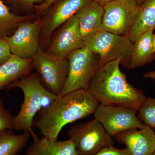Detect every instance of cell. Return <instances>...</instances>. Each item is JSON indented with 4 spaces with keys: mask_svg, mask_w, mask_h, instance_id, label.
<instances>
[{
    "mask_svg": "<svg viewBox=\"0 0 155 155\" xmlns=\"http://www.w3.org/2000/svg\"><path fill=\"white\" fill-rule=\"evenodd\" d=\"M114 1H115V0H93L94 2L98 3L102 6L106 4V3Z\"/></svg>",
    "mask_w": 155,
    "mask_h": 155,
    "instance_id": "obj_28",
    "label": "cell"
},
{
    "mask_svg": "<svg viewBox=\"0 0 155 155\" xmlns=\"http://www.w3.org/2000/svg\"><path fill=\"white\" fill-rule=\"evenodd\" d=\"M41 19L20 23L14 34L3 38L10 47L12 54L24 58H33L39 48L38 37L43 25Z\"/></svg>",
    "mask_w": 155,
    "mask_h": 155,
    "instance_id": "obj_10",
    "label": "cell"
},
{
    "mask_svg": "<svg viewBox=\"0 0 155 155\" xmlns=\"http://www.w3.org/2000/svg\"><path fill=\"white\" fill-rule=\"evenodd\" d=\"M84 47V41L75 14L63 24L47 52L55 58L65 59L72 52Z\"/></svg>",
    "mask_w": 155,
    "mask_h": 155,
    "instance_id": "obj_11",
    "label": "cell"
},
{
    "mask_svg": "<svg viewBox=\"0 0 155 155\" xmlns=\"http://www.w3.org/2000/svg\"><path fill=\"white\" fill-rule=\"evenodd\" d=\"M30 136L27 131L19 134L11 129L0 131V155H17L27 144Z\"/></svg>",
    "mask_w": 155,
    "mask_h": 155,
    "instance_id": "obj_19",
    "label": "cell"
},
{
    "mask_svg": "<svg viewBox=\"0 0 155 155\" xmlns=\"http://www.w3.org/2000/svg\"><path fill=\"white\" fill-rule=\"evenodd\" d=\"M153 155H155V152L153 154Z\"/></svg>",
    "mask_w": 155,
    "mask_h": 155,
    "instance_id": "obj_31",
    "label": "cell"
},
{
    "mask_svg": "<svg viewBox=\"0 0 155 155\" xmlns=\"http://www.w3.org/2000/svg\"><path fill=\"white\" fill-rule=\"evenodd\" d=\"M31 16H20L13 14L0 0V37L8 36L10 32L22 22L29 21Z\"/></svg>",
    "mask_w": 155,
    "mask_h": 155,
    "instance_id": "obj_20",
    "label": "cell"
},
{
    "mask_svg": "<svg viewBox=\"0 0 155 155\" xmlns=\"http://www.w3.org/2000/svg\"><path fill=\"white\" fill-rule=\"evenodd\" d=\"M32 59H24L12 54L0 66V91L23 76L29 74Z\"/></svg>",
    "mask_w": 155,
    "mask_h": 155,
    "instance_id": "obj_16",
    "label": "cell"
},
{
    "mask_svg": "<svg viewBox=\"0 0 155 155\" xmlns=\"http://www.w3.org/2000/svg\"><path fill=\"white\" fill-rule=\"evenodd\" d=\"M153 47L154 52L155 54V34L153 35Z\"/></svg>",
    "mask_w": 155,
    "mask_h": 155,
    "instance_id": "obj_29",
    "label": "cell"
},
{
    "mask_svg": "<svg viewBox=\"0 0 155 155\" xmlns=\"http://www.w3.org/2000/svg\"><path fill=\"white\" fill-rule=\"evenodd\" d=\"M120 64L116 60L99 67L87 90L100 104L138 111L147 97L141 90L127 81L126 75L120 70Z\"/></svg>",
    "mask_w": 155,
    "mask_h": 155,
    "instance_id": "obj_2",
    "label": "cell"
},
{
    "mask_svg": "<svg viewBox=\"0 0 155 155\" xmlns=\"http://www.w3.org/2000/svg\"><path fill=\"white\" fill-rule=\"evenodd\" d=\"M144 1L145 0H136L137 2V4H138V5L139 6L140 5H141Z\"/></svg>",
    "mask_w": 155,
    "mask_h": 155,
    "instance_id": "obj_30",
    "label": "cell"
},
{
    "mask_svg": "<svg viewBox=\"0 0 155 155\" xmlns=\"http://www.w3.org/2000/svg\"><path fill=\"white\" fill-rule=\"evenodd\" d=\"M67 134L75 143L79 155H93L114 146L113 137L95 119L71 126Z\"/></svg>",
    "mask_w": 155,
    "mask_h": 155,
    "instance_id": "obj_6",
    "label": "cell"
},
{
    "mask_svg": "<svg viewBox=\"0 0 155 155\" xmlns=\"http://www.w3.org/2000/svg\"><path fill=\"white\" fill-rule=\"evenodd\" d=\"M33 58L34 66L43 86L50 92L59 96L68 77V59L55 58L40 48Z\"/></svg>",
    "mask_w": 155,
    "mask_h": 155,
    "instance_id": "obj_7",
    "label": "cell"
},
{
    "mask_svg": "<svg viewBox=\"0 0 155 155\" xmlns=\"http://www.w3.org/2000/svg\"><path fill=\"white\" fill-rule=\"evenodd\" d=\"M69 72L60 96L75 91L88 90L91 81L99 67V58L85 46L72 52L67 57Z\"/></svg>",
    "mask_w": 155,
    "mask_h": 155,
    "instance_id": "obj_5",
    "label": "cell"
},
{
    "mask_svg": "<svg viewBox=\"0 0 155 155\" xmlns=\"http://www.w3.org/2000/svg\"><path fill=\"white\" fill-rule=\"evenodd\" d=\"M99 103L87 90H79L58 96L38 113L36 127L44 137L56 141L67 124L94 114Z\"/></svg>",
    "mask_w": 155,
    "mask_h": 155,
    "instance_id": "obj_1",
    "label": "cell"
},
{
    "mask_svg": "<svg viewBox=\"0 0 155 155\" xmlns=\"http://www.w3.org/2000/svg\"><path fill=\"white\" fill-rule=\"evenodd\" d=\"M104 15L101 30L128 35L138 14L136 0H115L103 5Z\"/></svg>",
    "mask_w": 155,
    "mask_h": 155,
    "instance_id": "obj_8",
    "label": "cell"
},
{
    "mask_svg": "<svg viewBox=\"0 0 155 155\" xmlns=\"http://www.w3.org/2000/svg\"><path fill=\"white\" fill-rule=\"evenodd\" d=\"M17 2L19 3L26 7H33L36 5L35 4L38 3H43V0H14Z\"/></svg>",
    "mask_w": 155,
    "mask_h": 155,
    "instance_id": "obj_26",
    "label": "cell"
},
{
    "mask_svg": "<svg viewBox=\"0 0 155 155\" xmlns=\"http://www.w3.org/2000/svg\"><path fill=\"white\" fill-rule=\"evenodd\" d=\"M138 111L143 124L155 128V99L147 97Z\"/></svg>",
    "mask_w": 155,
    "mask_h": 155,
    "instance_id": "obj_21",
    "label": "cell"
},
{
    "mask_svg": "<svg viewBox=\"0 0 155 155\" xmlns=\"http://www.w3.org/2000/svg\"><path fill=\"white\" fill-rule=\"evenodd\" d=\"M153 30L146 31L133 43V50L128 69H134L150 62L155 53L153 47Z\"/></svg>",
    "mask_w": 155,
    "mask_h": 155,
    "instance_id": "obj_18",
    "label": "cell"
},
{
    "mask_svg": "<svg viewBox=\"0 0 155 155\" xmlns=\"http://www.w3.org/2000/svg\"><path fill=\"white\" fill-rule=\"evenodd\" d=\"M125 145L130 155H153L155 151V133L145 125L140 129L124 131L114 137Z\"/></svg>",
    "mask_w": 155,
    "mask_h": 155,
    "instance_id": "obj_12",
    "label": "cell"
},
{
    "mask_svg": "<svg viewBox=\"0 0 155 155\" xmlns=\"http://www.w3.org/2000/svg\"><path fill=\"white\" fill-rule=\"evenodd\" d=\"M93 0H61L48 16L44 27L45 38L48 39L56 29Z\"/></svg>",
    "mask_w": 155,
    "mask_h": 155,
    "instance_id": "obj_13",
    "label": "cell"
},
{
    "mask_svg": "<svg viewBox=\"0 0 155 155\" xmlns=\"http://www.w3.org/2000/svg\"><path fill=\"white\" fill-rule=\"evenodd\" d=\"M137 110L100 104L94 113V119L113 137L132 129H140L145 124L136 116Z\"/></svg>",
    "mask_w": 155,
    "mask_h": 155,
    "instance_id": "obj_9",
    "label": "cell"
},
{
    "mask_svg": "<svg viewBox=\"0 0 155 155\" xmlns=\"http://www.w3.org/2000/svg\"><path fill=\"white\" fill-rule=\"evenodd\" d=\"M80 33L84 41L99 31L102 24L103 6L94 2L84 7L76 14Z\"/></svg>",
    "mask_w": 155,
    "mask_h": 155,
    "instance_id": "obj_14",
    "label": "cell"
},
{
    "mask_svg": "<svg viewBox=\"0 0 155 155\" xmlns=\"http://www.w3.org/2000/svg\"><path fill=\"white\" fill-rule=\"evenodd\" d=\"M84 46L99 58V67L109 62L119 60L128 68L133 50V43L128 35H118L100 30L84 40Z\"/></svg>",
    "mask_w": 155,
    "mask_h": 155,
    "instance_id": "obj_4",
    "label": "cell"
},
{
    "mask_svg": "<svg viewBox=\"0 0 155 155\" xmlns=\"http://www.w3.org/2000/svg\"><path fill=\"white\" fill-rule=\"evenodd\" d=\"M93 155H130L128 150L125 149H118L114 146L105 148Z\"/></svg>",
    "mask_w": 155,
    "mask_h": 155,
    "instance_id": "obj_24",
    "label": "cell"
},
{
    "mask_svg": "<svg viewBox=\"0 0 155 155\" xmlns=\"http://www.w3.org/2000/svg\"><path fill=\"white\" fill-rule=\"evenodd\" d=\"M13 117L10 111L6 109L3 100H0V131L11 129Z\"/></svg>",
    "mask_w": 155,
    "mask_h": 155,
    "instance_id": "obj_22",
    "label": "cell"
},
{
    "mask_svg": "<svg viewBox=\"0 0 155 155\" xmlns=\"http://www.w3.org/2000/svg\"><path fill=\"white\" fill-rule=\"evenodd\" d=\"M61 0H46L44 2L35 6V8L40 13L45 11L49 8L54 4H56Z\"/></svg>",
    "mask_w": 155,
    "mask_h": 155,
    "instance_id": "obj_25",
    "label": "cell"
},
{
    "mask_svg": "<svg viewBox=\"0 0 155 155\" xmlns=\"http://www.w3.org/2000/svg\"><path fill=\"white\" fill-rule=\"evenodd\" d=\"M143 76L145 78H150L155 80V71L147 72L143 75Z\"/></svg>",
    "mask_w": 155,
    "mask_h": 155,
    "instance_id": "obj_27",
    "label": "cell"
},
{
    "mask_svg": "<svg viewBox=\"0 0 155 155\" xmlns=\"http://www.w3.org/2000/svg\"><path fill=\"white\" fill-rule=\"evenodd\" d=\"M34 141L27 150L26 155H79L71 139L55 141L44 137Z\"/></svg>",
    "mask_w": 155,
    "mask_h": 155,
    "instance_id": "obj_15",
    "label": "cell"
},
{
    "mask_svg": "<svg viewBox=\"0 0 155 155\" xmlns=\"http://www.w3.org/2000/svg\"><path fill=\"white\" fill-rule=\"evenodd\" d=\"M12 55L7 42L3 38L0 37V66L7 62Z\"/></svg>",
    "mask_w": 155,
    "mask_h": 155,
    "instance_id": "obj_23",
    "label": "cell"
},
{
    "mask_svg": "<svg viewBox=\"0 0 155 155\" xmlns=\"http://www.w3.org/2000/svg\"><path fill=\"white\" fill-rule=\"evenodd\" d=\"M6 87L20 89L24 96L19 113L13 116L10 129L17 131H27L30 133L34 140L37 139L38 137L32 128L35 118L45 104H50L58 96L45 88L38 75L36 74H28Z\"/></svg>",
    "mask_w": 155,
    "mask_h": 155,
    "instance_id": "obj_3",
    "label": "cell"
},
{
    "mask_svg": "<svg viewBox=\"0 0 155 155\" xmlns=\"http://www.w3.org/2000/svg\"><path fill=\"white\" fill-rule=\"evenodd\" d=\"M155 29V0H145L128 36L134 43L145 32Z\"/></svg>",
    "mask_w": 155,
    "mask_h": 155,
    "instance_id": "obj_17",
    "label": "cell"
}]
</instances>
